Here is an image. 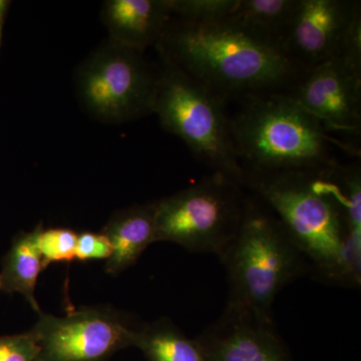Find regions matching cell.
<instances>
[{
    "instance_id": "14",
    "label": "cell",
    "mask_w": 361,
    "mask_h": 361,
    "mask_svg": "<svg viewBox=\"0 0 361 361\" xmlns=\"http://www.w3.org/2000/svg\"><path fill=\"white\" fill-rule=\"evenodd\" d=\"M42 228L39 224L32 231L18 233L2 259L0 269V293L20 294L37 314L42 312L35 298L37 279L44 270L39 249Z\"/></svg>"
},
{
    "instance_id": "18",
    "label": "cell",
    "mask_w": 361,
    "mask_h": 361,
    "mask_svg": "<svg viewBox=\"0 0 361 361\" xmlns=\"http://www.w3.org/2000/svg\"><path fill=\"white\" fill-rule=\"evenodd\" d=\"M77 239V233L68 228H42L39 249L44 269L52 263H71L75 260Z\"/></svg>"
},
{
    "instance_id": "13",
    "label": "cell",
    "mask_w": 361,
    "mask_h": 361,
    "mask_svg": "<svg viewBox=\"0 0 361 361\" xmlns=\"http://www.w3.org/2000/svg\"><path fill=\"white\" fill-rule=\"evenodd\" d=\"M111 244L104 271L118 275L135 264L155 243V202L116 211L102 230Z\"/></svg>"
},
{
    "instance_id": "12",
    "label": "cell",
    "mask_w": 361,
    "mask_h": 361,
    "mask_svg": "<svg viewBox=\"0 0 361 361\" xmlns=\"http://www.w3.org/2000/svg\"><path fill=\"white\" fill-rule=\"evenodd\" d=\"M102 16L109 39L142 52L160 42L173 18L167 0H110Z\"/></svg>"
},
{
    "instance_id": "6",
    "label": "cell",
    "mask_w": 361,
    "mask_h": 361,
    "mask_svg": "<svg viewBox=\"0 0 361 361\" xmlns=\"http://www.w3.org/2000/svg\"><path fill=\"white\" fill-rule=\"evenodd\" d=\"M245 188L212 173L193 186L155 202V242L221 257L238 232Z\"/></svg>"
},
{
    "instance_id": "15",
    "label": "cell",
    "mask_w": 361,
    "mask_h": 361,
    "mask_svg": "<svg viewBox=\"0 0 361 361\" xmlns=\"http://www.w3.org/2000/svg\"><path fill=\"white\" fill-rule=\"evenodd\" d=\"M298 4L299 0H237L226 20L282 49Z\"/></svg>"
},
{
    "instance_id": "21",
    "label": "cell",
    "mask_w": 361,
    "mask_h": 361,
    "mask_svg": "<svg viewBox=\"0 0 361 361\" xmlns=\"http://www.w3.org/2000/svg\"><path fill=\"white\" fill-rule=\"evenodd\" d=\"M8 6L9 1H7V0H0V20L4 18V14H6Z\"/></svg>"
},
{
    "instance_id": "9",
    "label": "cell",
    "mask_w": 361,
    "mask_h": 361,
    "mask_svg": "<svg viewBox=\"0 0 361 361\" xmlns=\"http://www.w3.org/2000/svg\"><path fill=\"white\" fill-rule=\"evenodd\" d=\"M289 94L329 133L353 144L361 132V39L306 71Z\"/></svg>"
},
{
    "instance_id": "8",
    "label": "cell",
    "mask_w": 361,
    "mask_h": 361,
    "mask_svg": "<svg viewBox=\"0 0 361 361\" xmlns=\"http://www.w3.org/2000/svg\"><path fill=\"white\" fill-rule=\"evenodd\" d=\"M144 323L106 305L82 307L66 316L42 312L30 329L39 348L37 361H109L128 348Z\"/></svg>"
},
{
    "instance_id": "22",
    "label": "cell",
    "mask_w": 361,
    "mask_h": 361,
    "mask_svg": "<svg viewBox=\"0 0 361 361\" xmlns=\"http://www.w3.org/2000/svg\"><path fill=\"white\" fill-rule=\"evenodd\" d=\"M2 26H4V18L0 20V44H1L2 39Z\"/></svg>"
},
{
    "instance_id": "4",
    "label": "cell",
    "mask_w": 361,
    "mask_h": 361,
    "mask_svg": "<svg viewBox=\"0 0 361 361\" xmlns=\"http://www.w3.org/2000/svg\"><path fill=\"white\" fill-rule=\"evenodd\" d=\"M219 259L227 274V303L269 316L282 289L312 273L303 252L256 196L246 197L238 232Z\"/></svg>"
},
{
    "instance_id": "10",
    "label": "cell",
    "mask_w": 361,
    "mask_h": 361,
    "mask_svg": "<svg viewBox=\"0 0 361 361\" xmlns=\"http://www.w3.org/2000/svg\"><path fill=\"white\" fill-rule=\"evenodd\" d=\"M360 37V1L299 0L282 49L310 70L341 56Z\"/></svg>"
},
{
    "instance_id": "20",
    "label": "cell",
    "mask_w": 361,
    "mask_h": 361,
    "mask_svg": "<svg viewBox=\"0 0 361 361\" xmlns=\"http://www.w3.org/2000/svg\"><path fill=\"white\" fill-rule=\"evenodd\" d=\"M111 255L110 240L103 232L85 231L78 234L75 260L87 262L97 259L108 260Z\"/></svg>"
},
{
    "instance_id": "3",
    "label": "cell",
    "mask_w": 361,
    "mask_h": 361,
    "mask_svg": "<svg viewBox=\"0 0 361 361\" xmlns=\"http://www.w3.org/2000/svg\"><path fill=\"white\" fill-rule=\"evenodd\" d=\"M231 122L232 137L245 173L322 171L341 165V154L360 149L332 135L289 92L246 97Z\"/></svg>"
},
{
    "instance_id": "11",
    "label": "cell",
    "mask_w": 361,
    "mask_h": 361,
    "mask_svg": "<svg viewBox=\"0 0 361 361\" xmlns=\"http://www.w3.org/2000/svg\"><path fill=\"white\" fill-rule=\"evenodd\" d=\"M194 339L207 361H292L273 316L235 304Z\"/></svg>"
},
{
    "instance_id": "2",
    "label": "cell",
    "mask_w": 361,
    "mask_h": 361,
    "mask_svg": "<svg viewBox=\"0 0 361 361\" xmlns=\"http://www.w3.org/2000/svg\"><path fill=\"white\" fill-rule=\"evenodd\" d=\"M341 165L322 171L246 173L244 188L274 213L315 277L350 288V271L360 272L361 256L350 246Z\"/></svg>"
},
{
    "instance_id": "5",
    "label": "cell",
    "mask_w": 361,
    "mask_h": 361,
    "mask_svg": "<svg viewBox=\"0 0 361 361\" xmlns=\"http://www.w3.org/2000/svg\"><path fill=\"white\" fill-rule=\"evenodd\" d=\"M160 59L153 114L161 127L179 137L213 173L244 187L246 173L235 148L225 99L167 59Z\"/></svg>"
},
{
    "instance_id": "7",
    "label": "cell",
    "mask_w": 361,
    "mask_h": 361,
    "mask_svg": "<svg viewBox=\"0 0 361 361\" xmlns=\"http://www.w3.org/2000/svg\"><path fill=\"white\" fill-rule=\"evenodd\" d=\"M158 80L144 52L109 39L78 68L75 92L97 120L126 123L153 114Z\"/></svg>"
},
{
    "instance_id": "16",
    "label": "cell",
    "mask_w": 361,
    "mask_h": 361,
    "mask_svg": "<svg viewBox=\"0 0 361 361\" xmlns=\"http://www.w3.org/2000/svg\"><path fill=\"white\" fill-rule=\"evenodd\" d=\"M135 348L147 361H207L195 339L189 338L168 317L144 323Z\"/></svg>"
},
{
    "instance_id": "1",
    "label": "cell",
    "mask_w": 361,
    "mask_h": 361,
    "mask_svg": "<svg viewBox=\"0 0 361 361\" xmlns=\"http://www.w3.org/2000/svg\"><path fill=\"white\" fill-rule=\"evenodd\" d=\"M159 54L227 101L289 92L306 68L281 47L258 39L227 20H171Z\"/></svg>"
},
{
    "instance_id": "17",
    "label": "cell",
    "mask_w": 361,
    "mask_h": 361,
    "mask_svg": "<svg viewBox=\"0 0 361 361\" xmlns=\"http://www.w3.org/2000/svg\"><path fill=\"white\" fill-rule=\"evenodd\" d=\"M171 14L191 23H214L229 18L237 0H167Z\"/></svg>"
},
{
    "instance_id": "19",
    "label": "cell",
    "mask_w": 361,
    "mask_h": 361,
    "mask_svg": "<svg viewBox=\"0 0 361 361\" xmlns=\"http://www.w3.org/2000/svg\"><path fill=\"white\" fill-rule=\"evenodd\" d=\"M39 348L32 331L0 336V361H37Z\"/></svg>"
}]
</instances>
